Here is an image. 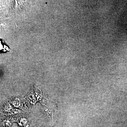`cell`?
Segmentation results:
<instances>
[{
	"mask_svg": "<svg viewBox=\"0 0 127 127\" xmlns=\"http://www.w3.org/2000/svg\"><path fill=\"white\" fill-rule=\"evenodd\" d=\"M1 125L4 127H10L11 125V123L8 120H6L2 122Z\"/></svg>",
	"mask_w": 127,
	"mask_h": 127,
	"instance_id": "cell-2",
	"label": "cell"
},
{
	"mask_svg": "<svg viewBox=\"0 0 127 127\" xmlns=\"http://www.w3.org/2000/svg\"><path fill=\"white\" fill-rule=\"evenodd\" d=\"M9 50V48L3 43L2 41L0 40V51L6 52Z\"/></svg>",
	"mask_w": 127,
	"mask_h": 127,
	"instance_id": "cell-1",
	"label": "cell"
}]
</instances>
